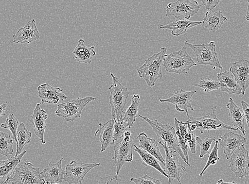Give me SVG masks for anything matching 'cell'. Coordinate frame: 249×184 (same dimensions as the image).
<instances>
[{
    "instance_id": "1",
    "label": "cell",
    "mask_w": 249,
    "mask_h": 184,
    "mask_svg": "<svg viewBox=\"0 0 249 184\" xmlns=\"http://www.w3.org/2000/svg\"><path fill=\"white\" fill-rule=\"evenodd\" d=\"M166 51V48L161 47L159 53L148 57L144 61V64L137 68L138 76L144 79L148 87H154L157 80L163 77L162 66Z\"/></svg>"
},
{
    "instance_id": "2",
    "label": "cell",
    "mask_w": 249,
    "mask_h": 184,
    "mask_svg": "<svg viewBox=\"0 0 249 184\" xmlns=\"http://www.w3.org/2000/svg\"><path fill=\"white\" fill-rule=\"evenodd\" d=\"M137 117L143 119L151 126L155 133L158 136V143L159 144L165 143L167 147L173 151L177 152L180 156L184 162L188 166L190 164L187 162L184 155L178 145L176 130L170 124H163L160 123L158 120H151L147 117L142 116H137Z\"/></svg>"
},
{
    "instance_id": "3",
    "label": "cell",
    "mask_w": 249,
    "mask_h": 184,
    "mask_svg": "<svg viewBox=\"0 0 249 184\" xmlns=\"http://www.w3.org/2000/svg\"><path fill=\"white\" fill-rule=\"evenodd\" d=\"M110 75L112 78L113 83L109 88L110 96L108 100L112 109V118L115 121H118L123 118L126 110L127 100L130 92L128 88L122 84L120 80L113 73H110Z\"/></svg>"
},
{
    "instance_id": "4",
    "label": "cell",
    "mask_w": 249,
    "mask_h": 184,
    "mask_svg": "<svg viewBox=\"0 0 249 184\" xmlns=\"http://www.w3.org/2000/svg\"><path fill=\"white\" fill-rule=\"evenodd\" d=\"M187 49L184 45L180 50L164 55L163 66L165 71L177 74H186L191 68L197 66L187 53Z\"/></svg>"
},
{
    "instance_id": "5",
    "label": "cell",
    "mask_w": 249,
    "mask_h": 184,
    "mask_svg": "<svg viewBox=\"0 0 249 184\" xmlns=\"http://www.w3.org/2000/svg\"><path fill=\"white\" fill-rule=\"evenodd\" d=\"M134 136L130 130H126L119 142L114 146L115 165L117 168V174L115 176L110 180L117 181L118 176L123 165L126 163L131 162L133 160V147H134Z\"/></svg>"
},
{
    "instance_id": "6",
    "label": "cell",
    "mask_w": 249,
    "mask_h": 184,
    "mask_svg": "<svg viewBox=\"0 0 249 184\" xmlns=\"http://www.w3.org/2000/svg\"><path fill=\"white\" fill-rule=\"evenodd\" d=\"M185 47L192 49L196 56V61L199 65L211 66L222 70L223 67L218 59L215 43L212 41L208 44H193L185 41Z\"/></svg>"
},
{
    "instance_id": "7",
    "label": "cell",
    "mask_w": 249,
    "mask_h": 184,
    "mask_svg": "<svg viewBox=\"0 0 249 184\" xmlns=\"http://www.w3.org/2000/svg\"><path fill=\"white\" fill-rule=\"evenodd\" d=\"M40 168L35 167L31 163L20 162L15 168L12 177L4 184H46L40 175Z\"/></svg>"
},
{
    "instance_id": "8",
    "label": "cell",
    "mask_w": 249,
    "mask_h": 184,
    "mask_svg": "<svg viewBox=\"0 0 249 184\" xmlns=\"http://www.w3.org/2000/svg\"><path fill=\"white\" fill-rule=\"evenodd\" d=\"M95 100L96 98L93 97H86L83 99L77 98V99L60 103L57 105V109L55 111L56 116L63 118L67 122H73L74 120L81 117L85 107L89 102Z\"/></svg>"
},
{
    "instance_id": "9",
    "label": "cell",
    "mask_w": 249,
    "mask_h": 184,
    "mask_svg": "<svg viewBox=\"0 0 249 184\" xmlns=\"http://www.w3.org/2000/svg\"><path fill=\"white\" fill-rule=\"evenodd\" d=\"M217 107V106L212 107L210 113L201 117L195 118L189 116L187 122L195 124L196 129L199 130L201 134H203L206 131L209 132L211 130H230L234 131L238 130L224 124L218 119L216 114Z\"/></svg>"
},
{
    "instance_id": "10",
    "label": "cell",
    "mask_w": 249,
    "mask_h": 184,
    "mask_svg": "<svg viewBox=\"0 0 249 184\" xmlns=\"http://www.w3.org/2000/svg\"><path fill=\"white\" fill-rule=\"evenodd\" d=\"M200 7L196 1L178 0L166 5L165 16H173L176 19H189L199 12Z\"/></svg>"
},
{
    "instance_id": "11",
    "label": "cell",
    "mask_w": 249,
    "mask_h": 184,
    "mask_svg": "<svg viewBox=\"0 0 249 184\" xmlns=\"http://www.w3.org/2000/svg\"><path fill=\"white\" fill-rule=\"evenodd\" d=\"M100 165V163H79L76 160H73L66 166L63 181L69 184H82L89 172Z\"/></svg>"
},
{
    "instance_id": "12",
    "label": "cell",
    "mask_w": 249,
    "mask_h": 184,
    "mask_svg": "<svg viewBox=\"0 0 249 184\" xmlns=\"http://www.w3.org/2000/svg\"><path fill=\"white\" fill-rule=\"evenodd\" d=\"M163 147L166 158L164 166V171L169 178V184H171L175 180H177L179 184L181 182V171H186L187 169L179 162V154L175 151H169L165 143L160 144Z\"/></svg>"
},
{
    "instance_id": "13",
    "label": "cell",
    "mask_w": 249,
    "mask_h": 184,
    "mask_svg": "<svg viewBox=\"0 0 249 184\" xmlns=\"http://www.w3.org/2000/svg\"><path fill=\"white\" fill-rule=\"evenodd\" d=\"M230 165L229 167L231 169L235 176L243 178L249 176V152L245 145L236 148L231 154Z\"/></svg>"
},
{
    "instance_id": "14",
    "label": "cell",
    "mask_w": 249,
    "mask_h": 184,
    "mask_svg": "<svg viewBox=\"0 0 249 184\" xmlns=\"http://www.w3.org/2000/svg\"><path fill=\"white\" fill-rule=\"evenodd\" d=\"M196 91H184L182 89L174 91V94L166 100L160 99L161 102H169L176 106V110L179 112H185L189 117L188 109L194 112V108L192 105V98Z\"/></svg>"
},
{
    "instance_id": "15",
    "label": "cell",
    "mask_w": 249,
    "mask_h": 184,
    "mask_svg": "<svg viewBox=\"0 0 249 184\" xmlns=\"http://www.w3.org/2000/svg\"><path fill=\"white\" fill-rule=\"evenodd\" d=\"M217 140L219 146L223 149L226 158L230 159L231 154L235 149L241 146L245 145L247 142L245 136L233 133L232 132H226Z\"/></svg>"
},
{
    "instance_id": "16",
    "label": "cell",
    "mask_w": 249,
    "mask_h": 184,
    "mask_svg": "<svg viewBox=\"0 0 249 184\" xmlns=\"http://www.w3.org/2000/svg\"><path fill=\"white\" fill-rule=\"evenodd\" d=\"M40 38L39 32L34 19L29 21L23 27L13 35L16 44H28L37 41Z\"/></svg>"
},
{
    "instance_id": "17",
    "label": "cell",
    "mask_w": 249,
    "mask_h": 184,
    "mask_svg": "<svg viewBox=\"0 0 249 184\" xmlns=\"http://www.w3.org/2000/svg\"><path fill=\"white\" fill-rule=\"evenodd\" d=\"M38 95L41 103H53L56 104L60 101L68 99V97L63 93V89L60 88L52 87L48 84L40 85L37 88Z\"/></svg>"
},
{
    "instance_id": "18",
    "label": "cell",
    "mask_w": 249,
    "mask_h": 184,
    "mask_svg": "<svg viewBox=\"0 0 249 184\" xmlns=\"http://www.w3.org/2000/svg\"><path fill=\"white\" fill-rule=\"evenodd\" d=\"M230 72L239 83L242 89L241 94L244 95L249 85V62L241 59L234 62L230 68Z\"/></svg>"
},
{
    "instance_id": "19",
    "label": "cell",
    "mask_w": 249,
    "mask_h": 184,
    "mask_svg": "<svg viewBox=\"0 0 249 184\" xmlns=\"http://www.w3.org/2000/svg\"><path fill=\"white\" fill-rule=\"evenodd\" d=\"M63 158H61L56 163L50 162L40 172V177L46 184H57L62 183L64 179L65 170L62 168Z\"/></svg>"
},
{
    "instance_id": "20",
    "label": "cell",
    "mask_w": 249,
    "mask_h": 184,
    "mask_svg": "<svg viewBox=\"0 0 249 184\" xmlns=\"http://www.w3.org/2000/svg\"><path fill=\"white\" fill-rule=\"evenodd\" d=\"M41 104V102L37 103L30 121L33 125L35 134L39 138L40 142L44 145L46 143L44 134L47 126L46 119L48 118V115L40 107Z\"/></svg>"
},
{
    "instance_id": "21",
    "label": "cell",
    "mask_w": 249,
    "mask_h": 184,
    "mask_svg": "<svg viewBox=\"0 0 249 184\" xmlns=\"http://www.w3.org/2000/svg\"><path fill=\"white\" fill-rule=\"evenodd\" d=\"M115 120L110 119L104 123H100V128L95 132V136L99 137L101 145V152L105 151L113 143V129Z\"/></svg>"
},
{
    "instance_id": "22",
    "label": "cell",
    "mask_w": 249,
    "mask_h": 184,
    "mask_svg": "<svg viewBox=\"0 0 249 184\" xmlns=\"http://www.w3.org/2000/svg\"><path fill=\"white\" fill-rule=\"evenodd\" d=\"M217 77L221 83V89L223 92L229 94L240 95L242 89L237 80L231 72L225 71L217 73Z\"/></svg>"
},
{
    "instance_id": "23",
    "label": "cell",
    "mask_w": 249,
    "mask_h": 184,
    "mask_svg": "<svg viewBox=\"0 0 249 184\" xmlns=\"http://www.w3.org/2000/svg\"><path fill=\"white\" fill-rule=\"evenodd\" d=\"M137 139L140 142L138 147L143 149L150 154L153 155L156 159H158L162 165H164L165 159L162 156L160 151L158 143L155 139L148 137L144 132L139 134Z\"/></svg>"
},
{
    "instance_id": "24",
    "label": "cell",
    "mask_w": 249,
    "mask_h": 184,
    "mask_svg": "<svg viewBox=\"0 0 249 184\" xmlns=\"http://www.w3.org/2000/svg\"><path fill=\"white\" fill-rule=\"evenodd\" d=\"M27 151H22L18 156L5 160H0V184H4L12 177L16 167L20 162Z\"/></svg>"
},
{
    "instance_id": "25",
    "label": "cell",
    "mask_w": 249,
    "mask_h": 184,
    "mask_svg": "<svg viewBox=\"0 0 249 184\" xmlns=\"http://www.w3.org/2000/svg\"><path fill=\"white\" fill-rule=\"evenodd\" d=\"M227 107L229 109V114L231 122L234 127L239 130L242 132L243 135L246 136L247 131L245 128V119L243 116L242 109L236 104L231 98H230Z\"/></svg>"
},
{
    "instance_id": "26",
    "label": "cell",
    "mask_w": 249,
    "mask_h": 184,
    "mask_svg": "<svg viewBox=\"0 0 249 184\" xmlns=\"http://www.w3.org/2000/svg\"><path fill=\"white\" fill-rule=\"evenodd\" d=\"M95 47V46L89 48L87 47L85 45L84 40L80 39L72 52L74 55L73 59L79 63L90 65L92 59L96 55V51L94 50Z\"/></svg>"
},
{
    "instance_id": "27",
    "label": "cell",
    "mask_w": 249,
    "mask_h": 184,
    "mask_svg": "<svg viewBox=\"0 0 249 184\" xmlns=\"http://www.w3.org/2000/svg\"><path fill=\"white\" fill-rule=\"evenodd\" d=\"M202 22L189 19H176L169 24L160 25L159 28L171 30L172 35L178 36L186 33L189 29L202 24Z\"/></svg>"
},
{
    "instance_id": "28",
    "label": "cell",
    "mask_w": 249,
    "mask_h": 184,
    "mask_svg": "<svg viewBox=\"0 0 249 184\" xmlns=\"http://www.w3.org/2000/svg\"><path fill=\"white\" fill-rule=\"evenodd\" d=\"M202 24L210 32L215 33L221 28L224 23L228 21L227 17L224 16L221 11L212 13L207 11Z\"/></svg>"
},
{
    "instance_id": "29",
    "label": "cell",
    "mask_w": 249,
    "mask_h": 184,
    "mask_svg": "<svg viewBox=\"0 0 249 184\" xmlns=\"http://www.w3.org/2000/svg\"><path fill=\"white\" fill-rule=\"evenodd\" d=\"M17 142L16 154L18 156L22 152L23 149L31 141L32 133L26 128L24 123H21L17 129L16 136Z\"/></svg>"
},
{
    "instance_id": "30",
    "label": "cell",
    "mask_w": 249,
    "mask_h": 184,
    "mask_svg": "<svg viewBox=\"0 0 249 184\" xmlns=\"http://www.w3.org/2000/svg\"><path fill=\"white\" fill-rule=\"evenodd\" d=\"M134 151L137 152L142 159V165L144 166H150L154 168L160 172V173L167 178V175L165 173L163 169L161 167L160 164V161L156 159L153 155L149 154L146 151L139 148L136 145H134Z\"/></svg>"
},
{
    "instance_id": "31",
    "label": "cell",
    "mask_w": 249,
    "mask_h": 184,
    "mask_svg": "<svg viewBox=\"0 0 249 184\" xmlns=\"http://www.w3.org/2000/svg\"><path fill=\"white\" fill-rule=\"evenodd\" d=\"M140 102V96L139 95H133L131 97V105L124 113L123 119L129 124V129L132 127L136 121Z\"/></svg>"
},
{
    "instance_id": "32",
    "label": "cell",
    "mask_w": 249,
    "mask_h": 184,
    "mask_svg": "<svg viewBox=\"0 0 249 184\" xmlns=\"http://www.w3.org/2000/svg\"><path fill=\"white\" fill-rule=\"evenodd\" d=\"M9 134L0 131V154L9 157L14 154V142Z\"/></svg>"
},
{
    "instance_id": "33",
    "label": "cell",
    "mask_w": 249,
    "mask_h": 184,
    "mask_svg": "<svg viewBox=\"0 0 249 184\" xmlns=\"http://www.w3.org/2000/svg\"><path fill=\"white\" fill-rule=\"evenodd\" d=\"M194 87L202 88L205 93H210L213 90H217L221 88V84L209 78L201 80L197 84L194 85Z\"/></svg>"
},
{
    "instance_id": "34",
    "label": "cell",
    "mask_w": 249,
    "mask_h": 184,
    "mask_svg": "<svg viewBox=\"0 0 249 184\" xmlns=\"http://www.w3.org/2000/svg\"><path fill=\"white\" fill-rule=\"evenodd\" d=\"M128 128H129V124L123 118L118 120V121H115V120L113 129V143L116 141L121 139Z\"/></svg>"
},
{
    "instance_id": "35",
    "label": "cell",
    "mask_w": 249,
    "mask_h": 184,
    "mask_svg": "<svg viewBox=\"0 0 249 184\" xmlns=\"http://www.w3.org/2000/svg\"><path fill=\"white\" fill-rule=\"evenodd\" d=\"M196 143L200 147V158H203L206 154H209L213 142L216 140L215 137L206 138L205 140H201L200 137L196 136Z\"/></svg>"
},
{
    "instance_id": "36",
    "label": "cell",
    "mask_w": 249,
    "mask_h": 184,
    "mask_svg": "<svg viewBox=\"0 0 249 184\" xmlns=\"http://www.w3.org/2000/svg\"><path fill=\"white\" fill-rule=\"evenodd\" d=\"M19 126L18 120L13 114H10L5 120V122L1 124V127L3 129L10 130L13 135V138L16 140V132Z\"/></svg>"
},
{
    "instance_id": "37",
    "label": "cell",
    "mask_w": 249,
    "mask_h": 184,
    "mask_svg": "<svg viewBox=\"0 0 249 184\" xmlns=\"http://www.w3.org/2000/svg\"><path fill=\"white\" fill-rule=\"evenodd\" d=\"M215 142V145L214 146L212 151L209 153V157H208L205 167L202 169L201 173L199 174L200 176H203L205 171L208 167H209L210 166L215 165L219 160V158L218 157V151L219 147V143L217 140Z\"/></svg>"
},
{
    "instance_id": "38",
    "label": "cell",
    "mask_w": 249,
    "mask_h": 184,
    "mask_svg": "<svg viewBox=\"0 0 249 184\" xmlns=\"http://www.w3.org/2000/svg\"><path fill=\"white\" fill-rule=\"evenodd\" d=\"M175 124L176 133L177 136L178 145L179 147H180L181 151H182L184 155L185 159H186L187 162H189V147L187 145V143L185 142L184 140L183 139V137L181 135L180 132H179L178 129V120L176 118H175Z\"/></svg>"
},
{
    "instance_id": "39",
    "label": "cell",
    "mask_w": 249,
    "mask_h": 184,
    "mask_svg": "<svg viewBox=\"0 0 249 184\" xmlns=\"http://www.w3.org/2000/svg\"><path fill=\"white\" fill-rule=\"evenodd\" d=\"M196 136L195 131H190L189 130L188 133L185 135L184 140L187 143V145L190 149L191 152L193 154L196 152Z\"/></svg>"
},
{
    "instance_id": "40",
    "label": "cell",
    "mask_w": 249,
    "mask_h": 184,
    "mask_svg": "<svg viewBox=\"0 0 249 184\" xmlns=\"http://www.w3.org/2000/svg\"><path fill=\"white\" fill-rule=\"evenodd\" d=\"M130 182H134L136 184H161L162 183L160 180L155 179L152 177H150L147 174L140 178H131Z\"/></svg>"
},
{
    "instance_id": "41",
    "label": "cell",
    "mask_w": 249,
    "mask_h": 184,
    "mask_svg": "<svg viewBox=\"0 0 249 184\" xmlns=\"http://www.w3.org/2000/svg\"><path fill=\"white\" fill-rule=\"evenodd\" d=\"M207 11H212L221 2V0H200Z\"/></svg>"
},
{
    "instance_id": "42",
    "label": "cell",
    "mask_w": 249,
    "mask_h": 184,
    "mask_svg": "<svg viewBox=\"0 0 249 184\" xmlns=\"http://www.w3.org/2000/svg\"><path fill=\"white\" fill-rule=\"evenodd\" d=\"M241 105L242 107V112L243 114V116H244V117L245 120L247 122L248 127H249V106L248 103L245 101L242 100L241 101Z\"/></svg>"
},
{
    "instance_id": "43",
    "label": "cell",
    "mask_w": 249,
    "mask_h": 184,
    "mask_svg": "<svg viewBox=\"0 0 249 184\" xmlns=\"http://www.w3.org/2000/svg\"><path fill=\"white\" fill-rule=\"evenodd\" d=\"M178 125L179 132H180L181 135L184 139L189 131L188 123L187 122L184 123L178 120Z\"/></svg>"
},
{
    "instance_id": "44",
    "label": "cell",
    "mask_w": 249,
    "mask_h": 184,
    "mask_svg": "<svg viewBox=\"0 0 249 184\" xmlns=\"http://www.w3.org/2000/svg\"><path fill=\"white\" fill-rule=\"evenodd\" d=\"M8 105V102L5 101L2 104L0 105V117L5 116V110H6V108Z\"/></svg>"
},
{
    "instance_id": "45",
    "label": "cell",
    "mask_w": 249,
    "mask_h": 184,
    "mask_svg": "<svg viewBox=\"0 0 249 184\" xmlns=\"http://www.w3.org/2000/svg\"><path fill=\"white\" fill-rule=\"evenodd\" d=\"M249 3L247 5V11H246V15H245V18H246V20L247 21L249 20Z\"/></svg>"
},
{
    "instance_id": "46",
    "label": "cell",
    "mask_w": 249,
    "mask_h": 184,
    "mask_svg": "<svg viewBox=\"0 0 249 184\" xmlns=\"http://www.w3.org/2000/svg\"><path fill=\"white\" fill-rule=\"evenodd\" d=\"M224 183H227V184H236L235 182H224L223 181V180H220L217 182V184H224Z\"/></svg>"
}]
</instances>
